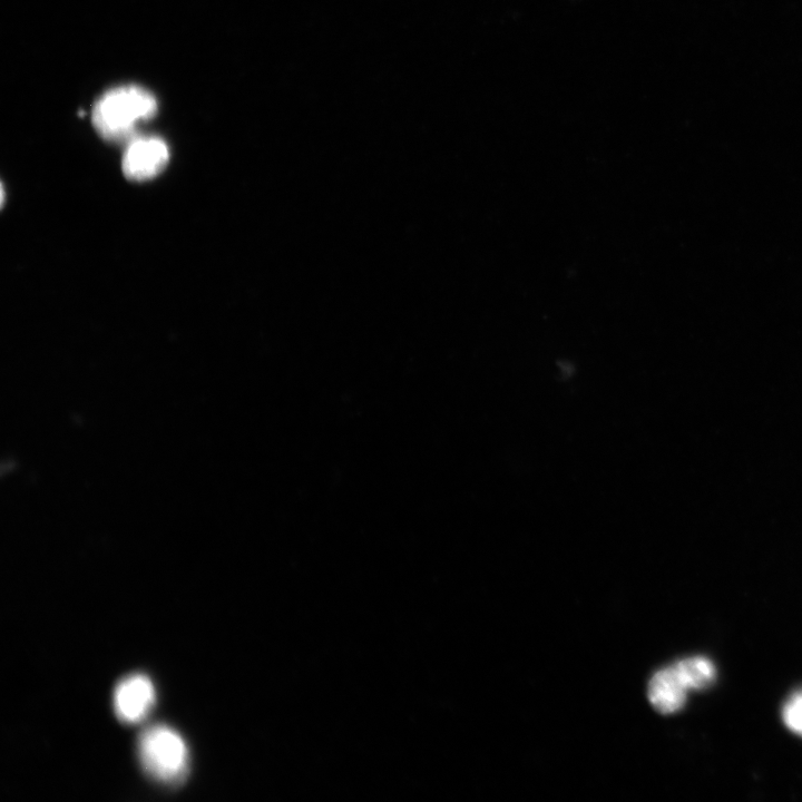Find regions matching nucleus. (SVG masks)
Returning a JSON list of instances; mask_svg holds the SVG:
<instances>
[{"label": "nucleus", "mask_w": 802, "mask_h": 802, "mask_svg": "<svg viewBox=\"0 0 802 802\" xmlns=\"http://www.w3.org/2000/svg\"><path fill=\"white\" fill-rule=\"evenodd\" d=\"M782 716L787 728L802 737V691L786 703Z\"/></svg>", "instance_id": "0eeeda50"}, {"label": "nucleus", "mask_w": 802, "mask_h": 802, "mask_svg": "<svg viewBox=\"0 0 802 802\" xmlns=\"http://www.w3.org/2000/svg\"><path fill=\"white\" fill-rule=\"evenodd\" d=\"M154 703L153 683L144 674H132L117 684L114 709L117 718L127 725H134L148 717Z\"/></svg>", "instance_id": "20e7f679"}, {"label": "nucleus", "mask_w": 802, "mask_h": 802, "mask_svg": "<svg viewBox=\"0 0 802 802\" xmlns=\"http://www.w3.org/2000/svg\"><path fill=\"white\" fill-rule=\"evenodd\" d=\"M158 112V102L139 86H122L106 92L92 112L94 127L103 139L122 142L132 138L136 127Z\"/></svg>", "instance_id": "f257e3e1"}, {"label": "nucleus", "mask_w": 802, "mask_h": 802, "mask_svg": "<svg viewBox=\"0 0 802 802\" xmlns=\"http://www.w3.org/2000/svg\"><path fill=\"white\" fill-rule=\"evenodd\" d=\"M689 689L674 665L654 674L648 696L652 707L661 715L679 712L687 702Z\"/></svg>", "instance_id": "39448f33"}, {"label": "nucleus", "mask_w": 802, "mask_h": 802, "mask_svg": "<svg viewBox=\"0 0 802 802\" xmlns=\"http://www.w3.org/2000/svg\"><path fill=\"white\" fill-rule=\"evenodd\" d=\"M674 667H676L689 691L707 689L716 680L715 665L707 658H689L674 664Z\"/></svg>", "instance_id": "423d86ee"}, {"label": "nucleus", "mask_w": 802, "mask_h": 802, "mask_svg": "<svg viewBox=\"0 0 802 802\" xmlns=\"http://www.w3.org/2000/svg\"><path fill=\"white\" fill-rule=\"evenodd\" d=\"M139 758L146 774L163 785H179L187 778L189 749L172 728L152 726L142 733L138 743Z\"/></svg>", "instance_id": "f03ea898"}, {"label": "nucleus", "mask_w": 802, "mask_h": 802, "mask_svg": "<svg viewBox=\"0 0 802 802\" xmlns=\"http://www.w3.org/2000/svg\"><path fill=\"white\" fill-rule=\"evenodd\" d=\"M170 151L159 138L133 140L127 146L122 169L127 179L143 182L156 178L168 166Z\"/></svg>", "instance_id": "7ed1b4c3"}]
</instances>
